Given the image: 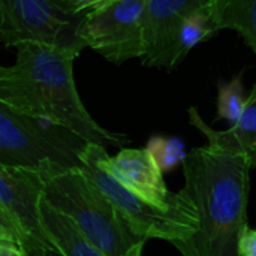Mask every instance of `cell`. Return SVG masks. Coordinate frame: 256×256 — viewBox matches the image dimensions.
I'll use <instances>...</instances> for the list:
<instances>
[{"instance_id":"cell-14","label":"cell","mask_w":256,"mask_h":256,"mask_svg":"<svg viewBox=\"0 0 256 256\" xmlns=\"http://www.w3.org/2000/svg\"><path fill=\"white\" fill-rule=\"evenodd\" d=\"M219 30L216 28L208 9L195 12L182 26L178 33V62L182 63L188 54L200 44L213 38Z\"/></svg>"},{"instance_id":"cell-5","label":"cell","mask_w":256,"mask_h":256,"mask_svg":"<svg viewBox=\"0 0 256 256\" xmlns=\"http://www.w3.org/2000/svg\"><path fill=\"white\" fill-rule=\"evenodd\" d=\"M78 168L118 208L132 228L147 240L160 238L172 244L184 242L196 232L198 216L192 201L174 208H160L147 202L98 165L90 144L82 148Z\"/></svg>"},{"instance_id":"cell-6","label":"cell","mask_w":256,"mask_h":256,"mask_svg":"<svg viewBox=\"0 0 256 256\" xmlns=\"http://www.w3.org/2000/svg\"><path fill=\"white\" fill-rule=\"evenodd\" d=\"M84 14H66L48 0H0V45L42 44L75 52L86 50L80 36Z\"/></svg>"},{"instance_id":"cell-8","label":"cell","mask_w":256,"mask_h":256,"mask_svg":"<svg viewBox=\"0 0 256 256\" xmlns=\"http://www.w3.org/2000/svg\"><path fill=\"white\" fill-rule=\"evenodd\" d=\"M42 189L44 183L38 170L0 164V207L20 230L27 256L57 255L40 224Z\"/></svg>"},{"instance_id":"cell-2","label":"cell","mask_w":256,"mask_h":256,"mask_svg":"<svg viewBox=\"0 0 256 256\" xmlns=\"http://www.w3.org/2000/svg\"><path fill=\"white\" fill-rule=\"evenodd\" d=\"M12 66H0V100L30 117L64 128L87 144L123 147L129 138L102 128L86 110L74 78L75 52L20 44Z\"/></svg>"},{"instance_id":"cell-15","label":"cell","mask_w":256,"mask_h":256,"mask_svg":"<svg viewBox=\"0 0 256 256\" xmlns=\"http://www.w3.org/2000/svg\"><path fill=\"white\" fill-rule=\"evenodd\" d=\"M246 104L244 86L242 81V74L234 76L230 82L218 84V116L216 120H226L236 124L240 118Z\"/></svg>"},{"instance_id":"cell-9","label":"cell","mask_w":256,"mask_h":256,"mask_svg":"<svg viewBox=\"0 0 256 256\" xmlns=\"http://www.w3.org/2000/svg\"><path fill=\"white\" fill-rule=\"evenodd\" d=\"M98 165L126 189L160 208H174L190 200L182 192H170L159 164L148 148H123L110 156L105 147L90 144Z\"/></svg>"},{"instance_id":"cell-10","label":"cell","mask_w":256,"mask_h":256,"mask_svg":"<svg viewBox=\"0 0 256 256\" xmlns=\"http://www.w3.org/2000/svg\"><path fill=\"white\" fill-rule=\"evenodd\" d=\"M210 3L212 0H147L141 63L168 70L178 66L180 28L190 15L208 9Z\"/></svg>"},{"instance_id":"cell-1","label":"cell","mask_w":256,"mask_h":256,"mask_svg":"<svg viewBox=\"0 0 256 256\" xmlns=\"http://www.w3.org/2000/svg\"><path fill=\"white\" fill-rule=\"evenodd\" d=\"M180 190L194 204L196 232L172 246L183 256H240V238L248 225L250 168L242 153L207 144L183 160Z\"/></svg>"},{"instance_id":"cell-19","label":"cell","mask_w":256,"mask_h":256,"mask_svg":"<svg viewBox=\"0 0 256 256\" xmlns=\"http://www.w3.org/2000/svg\"><path fill=\"white\" fill-rule=\"evenodd\" d=\"M240 256H256V230L246 228L240 238Z\"/></svg>"},{"instance_id":"cell-17","label":"cell","mask_w":256,"mask_h":256,"mask_svg":"<svg viewBox=\"0 0 256 256\" xmlns=\"http://www.w3.org/2000/svg\"><path fill=\"white\" fill-rule=\"evenodd\" d=\"M48 2H51L56 8H58L66 14L81 15L100 6L106 0H48Z\"/></svg>"},{"instance_id":"cell-18","label":"cell","mask_w":256,"mask_h":256,"mask_svg":"<svg viewBox=\"0 0 256 256\" xmlns=\"http://www.w3.org/2000/svg\"><path fill=\"white\" fill-rule=\"evenodd\" d=\"M0 240H10L18 243L21 248L24 244L22 236L14 220L8 216V213L0 207Z\"/></svg>"},{"instance_id":"cell-3","label":"cell","mask_w":256,"mask_h":256,"mask_svg":"<svg viewBox=\"0 0 256 256\" xmlns=\"http://www.w3.org/2000/svg\"><path fill=\"white\" fill-rule=\"evenodd\" d=\"M42 200L72 220L80 234L108 256H124L147 238L140 236L118 208L78 168L46 162L38 168Z\"/></svg>"},{"instance_id":"cell-20","label":"cell","mask_w":256,"mask_h":256,"mask_svg":"<svg viewBox=\"0 0 256 256\" xmlns=\"http://www.w3.org/2000/svg\"><path fill=\"white\" fill-rule=\"evenodd\" d=\"M0 256H27L24 249L10 240H0Z\"/></svg>"},{"instance_id":"cell-12","label":"cell","mask_w":256,"mask_h":256,"mask_svg":"<svg viewBox=\"0 0 256 256\" xmlns=\"http://www.w3.org/2000/svg\"><path fill=\"white\" fill-rule=\"evenodd\" d=\"M40 224L44 231L60 256H108L92 246L75 228L70 219L52 208L48 202L40 200L39 204ZM144 246H138L124 256H142Z\"/></svg>"},{"instance_id":"cell-16","label":"cell","mask_w":256,"mask_h":256,"mask_svg":"<svg viewBox=\"0 0 256 256\" xmlns=\"http://www.w3.org/2000/svg\"><path fill=\"white\" fill-rule=\"evenodd\" d=\"M148 150L154 156L162 172L174 168L178 164H183V160L186 158L184 144L178 138H171V140L156 138L148 146Z\"/></svg>"},{"instance_id":"cell-7","label":"cell","mask_w":256,"mask_h":256,"mask_svg":"<svg viewBox=\"0 0 256 256\" xmlns=\"http://www.w3.org/2000/svg\"><path fill=\"white\" fill-rule=\"evenodd\" d=\"M147 0H106L84 14L80 36L114 64L144 56V10Z\"/></svg>"},{"instance_id":"cell-13","label":"cell","mask_w":256,"mask_h":256,"mask_svg":"<svg viewBox=\"0 0 256 256\" xmlns=\"http://www.w3.org/2000/svg\"><path fill=\"white\" fill-rule=\"evenodd\" d=\"M208 12L218 30H236L256 56V0H212Z\"/></svg>"},{"instance_id":"cell-4","label":"cell","mask_w":256,"mask_h":256,"mask_svg":"<svg viewBox=\"0 0 256 256\" xmlns=\"http://www.w3.org/2000/svg\"><path fill=\"white\" fill-rule=\"evenodd\" d=\"M86 141L45 120L30 117L0 100V164L38 170L46 162L80 166Z\"/></svg>"},{"instance_id":"cell-11","label":"cell","mask_w":256,"mask_h":256,"mask_svg":"<svg viewBox=\"0 0 256 256\" xmlns=\"http://www.w3.org/2000/svg\"><path fill=\"white\" fill-rule=\"evenodd\" d=\"M189 120L190 123L207 138L208 144L219 146L222 148H228L237 153H242L248 165L252 170L256 168V82L254 84L249 96L246 98V104L243 112L236 124H232L226 130H216L210 128L198 112L195 106L189 108Z\"/></svg>"}]
</instances>
